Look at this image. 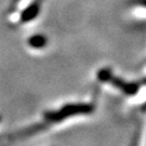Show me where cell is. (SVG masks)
Segmentation results:
<instances>
[{
    "instance_id": "cell-1",
    "label": "cell",
    "mask_w": 146,
    "mask_h": 146,
    "mask_svg": "<svg viewBox=\"0 0 146 146\" xmlns=\"http://www.w3.org/2000/svg\"><path fill=\"white\" fill-rule=\"evenodd\" d=\"M93 110V106L84 103H72L62 106L58 110H51L44 114V122L48 125L63 122L68 118L81 115H89Z\"/></svg>"
},
{
    "instance_id": "cell-2",
    "label": "cell",
    "mask_w": 146,
    "mask_h": 146,
    "mask_svg": "<svg viewBox=\"0 0 146 146\" xmlns=\"http://www.w3.org/2000/svg\"><path fill=\"white\" fill-rule=\"evenodd\" d=\"M40 12V0H36L19 13V22L26 24L34 21Z\"/></svg>"
},
{
    "instance_id": "cell-3",
    "label": "cell",
    "mask_w": 146,
    "mask_h": 146,
    "mask_svg": "<svg viewBox=\"0 0 146 146\" xmlns=\"http://www.w3.org/2000/svg\"><path fill=\"white\" fill-rule=\"evenodd\" d=\"M36 0H13V5L11 8V11L9 13V21L11 23H19V13L23 9H25L27 5H29Z\"/></svg>"
},
{
    "instance_id": "cell-4",
    "label": "cell",
    "mask_w": 146,
    "mask_h": 146,
    "mask_svg": "<svg viewBox=\"0 0 146 146\" xmlns=\"http://www.w3.org/2000/svg\"><path fill=\"white\" fill-rule=\"evenodd\" d=\"M27 43L33 49L40 50V49H42V48H44L47 46V39H46V37L42 36V35H35V36H31L28 39Z\"/></svg>"
}]
</instances>
